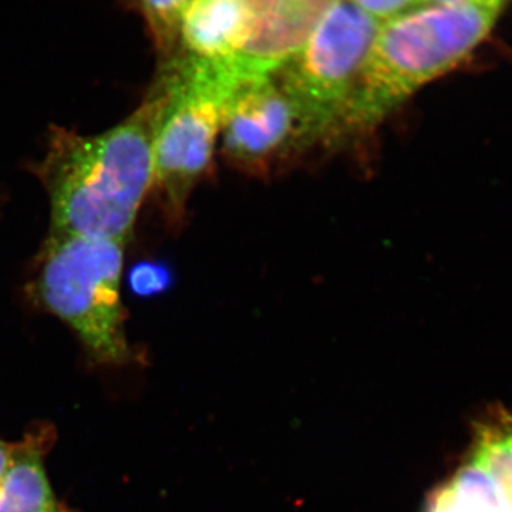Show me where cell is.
<instances>
[{"label":"cell","instance_id":"cell-11","mask_svg":"<svg viewBox=\"0 0 512 512\" xmlns=\"http://www.w3.org/2000/svg\"><path fill=\"white\" fill-rule=\"evenodd\" d=\"M146 20L158 52L165 60L174 55L181 18L191 0H127Z\"/></svg>","mask_w":512,"mask_h":512},{"label":"cell","instance_id":"cell-7","mask_svg":"<svg viewBox=\"0 0 512 512\" xmlns=\"http://www.w3.org/2000/svg\"><path fill=\"white\" fill-rule=\"evenodd\" d=\"M423 512H512V413L490 410L454 473L437 485Z\"/></svg>","mask_w":512,"mask_h":512},{"label":"cell","instance_id":"cell-2","mask_svg":"<svg viewBox=\"0 0 512 512\" xmlns=\"http://www.w3.org/2000/svg\"><path fill=\"white\" fill-rule=\"evenodd\" d=\"M503 5L470 0L420 6L382 23L330 143L373 133L420 89L466 62L490 35Z\"/></svg>","mask_w":512,"mask_h":512},{"label":"cell","instance_id":"cell-13","mask_svg":"<svg viewBox=\"0 0 512 512\" xmlns=\"http://www.w3.org/2000/svg\"><path fill=\"white\" fill-rule=\"evenodd\" d=\"M349 2L380 23L419 8V0H349Z\"/></svg>","mask_w":512,"mask_h":512},{"label":"cell","instance_id":"cell-15","mask_svg":"<svg viewBox=\"0 0 512 512\" xmlns=\"http://www.w3.org/2000/svg\"><path fill=\"white\" fill-rule=\"evenodd\" d=\"M470 2V0H419L420 6H450L460 5V3Z\"/></svg>","mask_w":512,"mask_h":512},{"label":"cell","instance_id":"cell-1","mask_svg":"<svg viewBox=\"0 0 512 512\" xmlns=\"http://www.w3.org/2000/svg\"><path fill=\"white\" fill-rule=\"evenodd\" d=\"M156 113L150 92L134 113L104 133L50 128L46 156L33 168L49 197V235L126 244L153 190Z\"/></svg>","mask_w":512,"mask_h":512},{"label":"cell","instance_id":"cell-9","mask_svg":"<svg viewBox=\"0 0 512 512\" xmlns=\"http://www.w3.org/2000/svg\"><path fill=\"white\" fill-rule=\"evenodd\" d=\"M254 28L247 0H191L181 18L174 55L168 60L210 67L237 89L229 70L247 47Z\"/></svg>","mask_w":512,"mask_h":512},{"label":"cell","instance_id":"cell-6","mask_svg":"<svg viewBox=\"0 0 512 512\" xmlns=\"http://www.w3.org/2000/svg\"><path fill=\"white\" fill-rule=\"evenodd\" d=\"M220 140L227 161L255 175L308 148L298 113L274 77L245 84L229 97Z\"/></svg>","mask_w":512,"mask_h":512},{"label":"cell","instance_id":"cell-12","mask_svg":"<svg viewBox=\"0 0 512 512\" xmlns=\"http://www.w3.org/2000/svg\"><path fill=\"white\" fill-rule=\"evenodd\" d=\"M128 285L137 296L160 295L170 288V268L161 262H140L131 269L130 275H128Z\"/></svg>","mask_w":512,"mask_h":512},{"label":"cell","instance_id":"cell-14","mask_svg":"<svg viewBox=\"0 0 512 512\" xmlns=\"http://www.w3.org/2000/svg\"><path fill=\"white\" fill-rule=\"evenodd\" d=\"M12 446L13 443L10 444L0 440V480H2L6 468H8L10 456H12Z\"/></svg>","mask_w":512,"mask_h":512},{"label":"cell","instance_id":"cell-16","mask_svg":"<svg viewBox=\"0 0 512 512\" xmlns=\"http://www.w3.org/2000/svg\"><path fill=\"white\" fill-rule=\"evenodd\" d=\"M501 2H505V0H501Z\"/></svg>","mask_w":512,"mask_h":512},{"label":"cell","instance_id":"cell-5","mask_svg":"<svg viewBox=\"0 0 512 512\" xmlns=\"http://www.w3.org/2000/svg\"><path fill=\"white\" fill-rule=\"evenodd\" d=\"M380 25L339 0L305 45L276 73L301 121L306 146L330 143L355 93Z\"/></svg>","mask_w":512,"mask_h":512},{"label":"cell","instance_id":"cell-8","mask_svg":"<svg viewBox=\"0 0 512 512\" xmlns=\"http://www.w3.org/2000/svg\"><path fill=\"white\" fill-rule=\"evenodd\" d=\"M254 35L232 63L235 86L272 79L291 60L339 0H247Z\"/></svg>","mask_w":512,"mask_h":512},{"label":"cell","instance_id":"cell-10","mask_svg":"<svg viewBox=\"0 0 512 512\" xmlns=\"http://www.w3.org/2000/svg\"><path fill=\"white\" fill-rule=\"evenodd\" d=\"M55 436L49 424H37L13 443L0 480V512H70L57 500L46 474L45 457Z\"/></svg>","mask_w":512,"mask_h":512},{"label":"cell","instance_id":"cell-4","mask_svg":"<svg viewBox=\"0 0 512 512\" xmlns=\"http://www.w3.org/2000/svg\"><path fill=\"white\" fill-rule=\"evenodd\" d=\"M151 93L157 101L153 190L165 217L178 224L211 167L222 111L235 92L212 70L173 59L165 62Z\"/></svg>","mask_w":512,"mask_h":512},{"label":"cell","instance_id":"cell-3","mask_svg":"<svg viewBox=\"0 0 512 512\" xmlns=\"http://www.w3.org/2000/svg\"><path fill=\"white\" fill-rule=\"evenodd\" d=\"M124 245L49 235L33 284L40 305L69 326L99 365H126L133 357L121 301Z\"/></svg>","mask_w":512,"mask_h":512}]
</instances>
